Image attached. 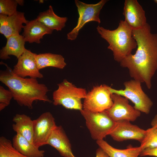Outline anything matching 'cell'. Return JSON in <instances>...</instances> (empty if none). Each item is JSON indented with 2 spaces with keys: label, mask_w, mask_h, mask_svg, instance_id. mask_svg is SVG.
I'll return each instance as SVG.
<instances>
[{
  "label": "cell",
  "mask_w": 157,
  "mask_h": 157,
  "mask_svg": "<svg viewBox=\"0 0 157 157\" xmlns=\"http://www.w3.org/2000/svg\"><path fill=\"white\" fill-rule=\"evenodd\" d=\"M17 4L19 5L23 6L24 5V1L23 0H16Z\"/></svg>",
  "instance_id": "obj_30"
},
{
  "label": "cell",
  "mask_w": 157,
  "mask_h": 157,
  "mask_svg": "<svg viewBox=\"0 0 157 157\" xmlns=\"http://www.w3.org/2000/svg\"><path fill=\"white\" fill-rule=\"evenodd\" d=\"M96 157H109L108 154L101 148L99 147L96 151Z\"/></svg>",
  "instance_id": "obj_28"
},
{
  "label": "cell",
  "mask_w": 157,
  "mask_h": 157,
  "mask_svg": "<svg viewBox=\"0 0 157 157\" xmlns=\"http://www.w3.org/2000/svg\"><path fill=\"white\" fill-rule=\"evenodd\" d=\"M0 157H28L17 151L12 142L4 136L0 138Z\"/></svg>",
  "instance_id": "obj_23"
},
{
  "label": "cell",
  "mask_w": 157,
  "mask_h": 157,
  "mask_svg": "<svg viewBox=\"0 0 157 157\" xmlns=\"http://www.w3.org/2000/svg\"><path fill=\"white\" fill-rule=\"evenodd\" d=\"M47 144L55 148L63 157H76L72 152L69 141L61 126H57L53 131Z\"/></svg>",
  "instance_id": "obj_15"
},
{
  "label": "cell",
  "mask_w": 157,
  "mask_h": 157,
  "mask_svg": "<svg viewBox=\"0 0 157 157\" xmlns=\"http://www.w3.org/2000/svg\"><path fill=\"white\" fill-rule=\"evenodd\" d=\"M58 85L52 95L54 105H62L66 109L80 111L83 109L81 100L86 97L87 93L85 88L77 87L66 79Z\"/></svg>",
  "instance_id": "obj_4"
},
{
  "label": "cell",
  "mask_w": 157,
  "mask_h": 157,
  "mask_svg": "<svg viewBox=\"0 0 157 157\" xmlns=\"http://www.w3.org/2000/svg\"><path fill=\"white\" fill-rule=\"evenodd\" d=\"M132 35L137 44L135 53L126 56L119 63L128 69L133 79L151 87V80L157 70V33H151L147 23L142 28L133 30Z\"/></svg>",
  "instance_id": "obj_1"
},
{
  "label": "cell",
  "mask_w": 157,
  "mask_h": 157,
  "mask_svg": "<svg viewBox=\"0 0 157 157\" xmlns=\"http://www.w3.org/2000/svg\"><path fill=\"white\" fill-rule=\"evenodd\" d=\"M2 63L7 68L0 71V81L8 87L14 99L19 105L32 109L35 101L51 102L47 95L49 90L45 84L39 83L36 78L19 76L6 64Z\"/></svg>",
  "instance_id": "obj_2"
},
{
  "label": "cell",
  "mask_w": 157,
  "mask_h": 157,
  "mask_svg": "<svg viewBox=\"0 0 157 157\" xmlns=\"http://www.w3.org/2000/svg\"><path fill=\"white\" fill-rule=\"evenodd\" d=\"M80 111L85 120L92 138L97 141L103 140L109 135L116 126L117 122L106 110L94 112L83 109Z\"/></svg>",
  "instance_id": "obj_5"
},
{
  "label": "cell",
  "mask_w": 157,
  "mask_h": 157,
  "mask_svg": "<svg viewBox=\"0 0 157 157\" xmlns=\"http://www.w3.org/2000/svg\"><path fill=\"white\" fill-rule=\"evenodd\" d=\"M111 97L113 104L106 111L116 122H133L140 116L141 112L130 105L127 98L115 93H112Z\"/></svg>",
  "instance_id": "obj_9"
},
{
  "label": "cell",
  "mask_w": 157,
  "mask_h": 157,
  "mask_svg": "<svg viewBox=\"0 0 157 157\" xmlns=\"http://www.w3.org/2000/svg\"><path fill=\"white\" fill-rule=\"evenodd\" d=\"M123 14L124 21L133 30L141 28L147 23L145 11L137 0H125Z\"/></svg>",
  "instance_id": "obj_13"
},
{
  "label": "cell",
  "mask_w": 157,
  "mask_h": 157,
  "mask_svg": "<svg viewBox=\"0 0 157 157\" xmlns=\"http://www.w3.org/2000/svg\"><path fill=\"white\" fill-rule=\"evenodd\" d=\"M17 3L16 0H0V14L11 16L15 13Z\"/></svg>",
  "instance_id": "obj_25"
},
{
  "label": "cell",
  "mask_w": 157,
  "mask_h": 157,
  "mask_svg": "<svg viewBox=\"0 0 157 157\" xmlns=\"http://www.w3.org/2000/svg\"><path fill=\"white\" fill-rule=\"evenodd\" d=\"M97 143L109 157H138L142 151L140 146H130L125 149L115 148L104 140L97 141Z\"/></svg>",
  "instance_id": "obj_21"
},
{
  "label": "cell",
  "mask_w": 157,
  "mask_h": 157,
  "mask_svg": "<svg viewBox=\"0 0 157 157\" xmlns=\"http://www.w3.org/2000/svg\"><path fill=\"white\" fill-rule=\"evenodd\" d=\"M7 39L6 45L0 51V59L4 60L10 59V55L14 56L18 59L26 49L24 37L18 34L12 35Z\"/></svg>",
  "instance_id": "obj_17"
},
{
  "label": "cell",
  "mask_w": 157,
  "mask_h": 157,
  "mask_svg": "<svg viewBox=\"0 0 157 157\" xmlns=\"http://www.w3.org/2000/svg\"><path fill=\"white\" fill-rule=\"evenodd\" d=\"M33 143L38 148L47 144L49 138L57 126L55 119L51 113H42L33 120Z\"/></svg>",
  "instance_id": "obj_10"
},
{
  "label": "cell",
  "mask_w": 157,
  "mask_h": 157,
  "mask_svg": "<svg viewBox=\"0 0 157 157\" xmlns=\"http://www.w3.org/2000/svg\"><path fill=\"white\" fill-rule=\"evenodd\" d=\"M13 98L11 92L5 89L2 86H0V110L1 111L8 106Z\"/></svg>",
  "instance_id": "obj_26"
},
{
  "label": "cell",
  "mask_w": 157,
  "mask_h": 157,
  "mask_svg": "<svg viewBox=\"0 0 157 157\" xmlns=\"http://www.w3.org/2000/svg\"><path fill=\"white\" fill-rule=\"evenodd\" d=\"M36 54L26 49L18 58L17 64L14 66L13 72L16 75L23 78H41L43 76L38 68L36 62Z\"/></svg>",
  "instance_id": "obj_11"
},
{
  "label": "cell",
  "mask_w": 157,
  "mask_h": 157,
  "mask_svg": "<svg viewBox=\"0 0 157 157\" xmlns=\"http://www.w3.org/2000/svg\"><path fill=\"white\" fill-rule=\"evenodd\" d=\"M36 19L48 28L57 31H61L65 26L68 19L67 17H60L56 15L51 5L47 10L40 13Z\"/></svg>",
  "instance_id": "obj_18"
},
{
  "label": "cell",
  "mask_w": 157,
  "mask_h": 157,
  "mask_svg": "<svg viewBox=\"0 0 157 157\" xmlns=\"http://www.w3.org/2000/svg\"><path fill=\"white\" fill-rule=\"evenodd\" d=\"M141 83L134 79L124 83L125 89L117 90L110 87L109 90L112 93H115L130 100L134 104V108L146 114L149 113L153 105L150 99L143 91Z\"/></svg>",
  "instance_id": "obj_6"
},
{
  "label": "cell",
  "mask_w": 157,
  "mask_h": 157,
  "mask_svg": "<svg viewBox=\"0 0 157 157\" xmlns=\"http://www.w3.org/2000/svg\"><path fill=\"white\" fill-rule=\"evenodd\" d=\"M13 147L23 155L28 157H43L45 151L40 150L33 143L16 133L12 140Z\"/></svg>",
  "instance_id": "obj_19"
},
{
  "label": "cell",
  "mask_w": 157,
  "mask_h": 157,
  "mask_svg": "<svg viewBox=\"0 0 157 157\" xmlns=\"http://www.w3.org/2000/svg\"><path fill=\"white\" fill-rule=\"evenodd\" d=\"M152 127L157 130V114L155 115L151 122Z\"/></svg>",
  "instance_id": "obj_29"
},
{
  "label": "cell",
  "mask_w": 157,
  "mask_h": 157,
  "mask_svg": "<svg viewBox=\"0 0 157 157\" xmlns=\"http://www.w3.org/2000/svg\"><path fill=\"white\" fill-rule=\"evenodd\" d=\"M28 21L23 12L17 11L10 16L0 14V33L7 39L12 35L19 34L24 27L23 24H26Z\"/></svg>",
  "instance_id": "obj_14"
},
{
  "label": "cell",
  "mask_w": 157,
  "mask_h": 157,
  "mask_svg": "<svg viewBox=\"0 0 157 157\" xmlns=\"http://www.w3.org/2000/svg\"><path fill=\"white\" fill-rule=\"evenodd\" d=\"M110 87L102 84L94 87L84 99L83 109L94 112L106 110L113 104Z\"/></svg>",
  "instance_id": "obj_8"
},
{
  "label": "cell",
  "mask_w": 157,
  "mask_h": 157,
  "mask_svg": "<svg viewBox=\"0 0 157 157\" xmlns=\"http://www.w3.org/2000/svg\"><path fill=\"white\" fill-rule=\"evenodd\" d=\"M23 36L26 42L39 44L45 34H52L53 30L45 26L37 19L28 21L23 28Z\"/></svg>",
  "instance_id": "obj_16"
},
{
  "label": "cell",
  "mask_w": 157,
  "mask_h": 157,
  "mask_svg": "<svg viewBox=\"0 0 157 157\" xmlns=\"http://www.w3.org/2000/svg\"><path fill=\"white\" fill-rule=\"evenodd\" d=\"M108 1L101 0L94 4H88L78 0H75L79 17L76 26L67 34V39L74 40L77 38L79 31L87 23L90 21H95L100 24L99 18L101 10Z\"/></svg>",
  "instance_id": "obj_7"
},
{
  "label": "cell",
  "mask_w": 157,
  "mask_h": 157,
  "mask_svg": "<svg viewBox=\"0 0 157 157\" xmlns=\"http://www.w3.org/2000/svg\"><path fill=\"white\" fill-rule=\"evenodd\" d=\"M36 59L39 70L47 67L62 69L66 65L64 58L60 54L49 53L36 54Z\"/></svg>",
  "instance_id": "obj_22"
},
{
  "label": "cell",
  "mask_w": 157,
  "mask_h": 157,
  "mask_svg": "<svg viewBox=\"0 0 157 157\" xmlns=\"http://www.w3.org/2000/svg\"><path fill=\"white\" fill-rule=\"evenodd\" d=\"M154 1L157 4V0H154Z\"/></svg>",
  "instance_id": "obj_31"
},
{
  "label": "cell",
  "mask_w": 157,
  "mask_h": 157,
  "mask_svg": "<svg viewBox=\"0 0 157 157\" xmlns=\"http://www.w3.org/2000/svg\"><path fill=\"white\" fill-rule=\"evenodd\" d=\"M96 28L101 36L108 43V48L112 51L114 59L118 62L131 54L137 47L133 36V29L124 20H120L117 28L113 30L99 26Z\"/></svg>",
  "instance_id": "obj_3"
},
{
  "label": "cell",
  "mask_w": 157,
  "mask_h": 157,
  "mask_svg": "<svg viewBox=\"0 0 157 157\" xmlns=\"http://www.w3.org/2000/svg\"><path fill=\"white\" fill-rule=\"evenodd\" d=\"M146 131L144 138L140 143L142 151L157 147V130L151 127Z\"/></svg>",
  "instance_id": "obj_24"
},
{
  "label": "cell",
  "mask_w": 157,
  "mask_h": 157,
  "mask_svg": "<svg viewBox=\"0 0 157 157\" xmlns=\"http://www.w3.org/2000/svg\"><path fill=\"white\" fill-rule=\"evenodd\" d=\"M13 121L15 123L12 126L13 130L33 143V123L30 117L24 114H17Z\"/></svg>",
  "instance_id": "obj_20"
},
{
  "label": "cell",
  "mask_w": 157,
  "mask_h": 157,
  "mask_svg": "<svg viewBox=\"0 0 157 157\" xmlns=\"http://www.w3.org/2000/svg\"><path fill=\"white\" fill-rule=\"evenodd\" d=\"M140 156H150L157 157V147L143 150L141 152Z\"/></svg>",
  "instance_id": "obj_27"
},
{
  "label": "cell",
  "mask_w": 157,
  "mask_h": 157,
  "mask_svg": "<svg viewBox=\"0 0 157 157\" xmlns=\"http://www.w3.org/2000/svg\"><path fill=\"white\" fill-rule=\"evenodd\" d=\"M116 126L110 135L115 140L122 142L129 140H137L141 143L144 139L146 131L130 122L122 121L116 122Z\"/></svg>",
  "instance_id": "obj_12"
}]
</instances>
